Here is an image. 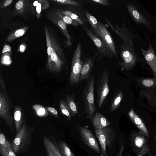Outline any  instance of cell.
<instances>
[{
    "mask_svg": "<svg viewBox=\"0 0 156 156\" xmlns=\"http://www.w3.org/2000/svg\"><path fill=\"white\" fill-rule=\"evenodd\" d=\"M38 3L36 6V10L37 12L38 15H39L40 12H41V10L42 7H44L43 6H42V3H41V2H39V1H38Z\"/></svg>",
    "mask_w": 156,
    "mask_h": 156,
    "instance_id": "40",
    "label": "cell"
},
{
    "mask_svg": "<svg viewBox=\"0 0 156 156\" xmlns=\"http://www.w3.org/2000/svg\"><path fill=\"white\" fill-rule=\"evenodd\" d=\"M83 28L87 35L93 41L98 52L105 57L111 58L113 55L109 48L102 40L94 32L93 29L84 25Z\"/></svg>",
    "mask_w": 156,
    "mask_h": 156,
    "instance_id": "9",
    "label": "cell"
},
{
    "mask_svg": "<svg viewBox=\"0 0 156 156\" xmlns=\"http://www.w3.org/2000/svg\"><path fill=\"white\" fill-rule=\"evenodd\" d=\"M0 154L2 156H16L13 151L11 143L4 134L0 131Z\"/></svg>",
    "mask_w": 156,
    "mask_h": 156,
    "instance_id": "18",
    "label": "cell"
},
{
    "mask_svg": "<svg viewBox=\"0 0 156 156\" xmlns=\"http://www.w3.org/2000/svg\"><path fill=\"white\" fill-rule=\"evenodd\" d=\"M34 131V126L28 125L26 121L24 122L11 143L13 151L16 154H23L29 150Z\"/></svg>",
    "mask_w": 156,
    "mask_h": 156,
    "instance_id": "1",
    "label": "cell"
},
{
    "mask_svg": "<svg viewBox=\"0 0 156 156\" xmlns=\"http://www.w3.org/2000/svg\"><path fill=\"white\" fill-rule=\"evenodd\" d=\"M58 12L64 15L69 16L72 19L78 22L81 25H83L84 24V22L82 20L77 14L71 11L65 10L64 11H58Z\"/></svg>",
    "mask_w": 156,
    "mask_h": 156,
    "instance_id": "31",
    "label": "cell"
},
{
    "mask_svg": "<svg viewBox=\"0 0 156 156\" xmlns=\"http://www.w3.org/2000/svg\"><path fill=\"white\" fill-rule=\"evenodd\" d=\"M4 62L6 64H9L10 63V62L9 61H5V60H4Z\"/></svg>",
    "mask_w": 156,
    "mask_h": 156,
    "instance_id": "46",
    "label": "cell"
},
{
    "mask_svg": "<svg viewBox=\"0 0 156 156\" xmlns=\"http://www.w3.org/2000/svg\"><path fill=\"white\" fill-rule=\"evenodd\" d=\"M94 62L90 57L84 62L79 78V83L85 79L87 80L90 76L94 66Z\"/></svg>",
    "mask_w": 156,
    "mask_h": 156,
    "instance_id": "20",
    "label": "cell"
},
{
    "mask_svg": "<svg viewBox=\"0 0 156 156\" xmlns=\"http://www.w3.org/2000/svg\"><path fill=\"white\" fill-rule=\"evenodd\" d=\"M0 84L1 87L4 90H6L5 82L2 75L1 72L0 76Z\"/></svg>",
    "mask_w": 156,
    "mask_h": 156,
    "instance_id": "39",
    "label": "cell"
},
{
    "mask_svg": "<svg viewBox=\"0 0 156 156\" xmlns=\"http://www.w3.org/2000/svg\"><path fill=\"white\" fill-rule=\"evenodd\" d=\"M150 78H143L139 80L138 82L142 86L146 87H154L156 85V75Z\"/></svg>",
    "mask_w": 156,
    "mask_h": 156,
    "instance_id": "27",
    "label": "cell"
},
{
    "mask_svg": "<svg viewBox=\"0 0 156 156\" xmlns=\"http://www.w3.org/2000/svg\"><path fill=\"white\" fill-rule=\"evenodd\" d=\"M120 54L122 62H119L118 63L122 70L131 69L137 61L145 62L136 52L133 42H122L120 46Z\"/></svg>",
    "mask_w": 156,
    "mask_h": 156,
    "instance_id": "2",
    "label": "cell"
},
{
    "mask_svg": "<svg viewBox=\"0 0 156 156\" xmlns=\"http://www.w3.org/2000/svg\"><path fill=\"white\" fill-rule=\"evenodd\" d=\"M59 106L61 113L67 119H70L72 118V116L65 100L61 99L59 101Z\"/></svg>",
    "mask_w": 156,
    "mask_h": 156,
    "instance_id": "28",
    "label": "cell"
},
{
    "mask_svg": "<svg viewBox=\"0 0 156 156\" xmlns=\"http://www.w3.org/2000/svg\"><path fill=\"white\" fill-rule=\"evenodd\" d=\"M128 114L131 121L138 128L140 131L147 137H149V133L146 126L142 119L135 112L134 109L131 108Z\"/></svg>",
    "mask_w": 156,
    "mask_h": 156,
    "instance_id": "17",
    "label": "cell"
},
{
    "mask_svg": "<svg viewBox=\"0 0 156 156\" xmlns=\"http://www.w3.org/2000/svg\"><path fill=\"white\" fill-rule=\"evenodd\" d=\"M25 32V30L23 29H20L15 32L14 35L16 37H19L23 35Z\"/></svg>",
    "mask_w": 156,
    "mask_h": 156,
    "instance_id": "36",
    "label": "cell"
},
{
    "mask_svg": "<svg viewBox=\"0 0 156 156\" xmlns=\"http://www.w3.org/2000/svg\"><path fill=\"white\" fill-rule=\"evenodd\" d=\"M11 50V48L10 46L9 45H5L4 47L3 50H2V53H4L7 51H10Z\"/></svg>",
    "mask_w": 156,
    "mask_h": 156,
    "instance_id": "41",
    "label": "cell"
},
{
    "mask_svg": "<svg viewBox=\"0 0 156 156\" xmlns=\"http://www.w3.org/2000/svg\"><path fill=\"white\" fill-rule=\"evenodd\" d=\"M82 48L80 41L78 43L72 58L69 83L71 87L79 83V78L84 62L82 59Z\"/></svg>",
    "mask_w": 156,
    "mask_h": 156,
    "instance_id": "4",
    "label": "cell"
},
{
    "mask_svg": "<svg viewBox=\"0 0 156 156\" xmlns=\"http://www.w3.org/2000/svg\"><path fill=\"white\" fill-rule=\"evenodd\" d=\"M123 97V94L122 90H119L116 92L110 104L111 111H114L119 107Z\"/></svg>",
    "mask_w": 156,
    "mask_h": 156,
    "instance_id": "23",
    "label": "cell"
},
{
    "mask_svg": "<svg viewBox=\"0 0 156 156\" xmlns=\"http://www.w3.org/2000/svg\"><path fill=\"white\" fill-rule=\"evenodd\" d=\"M45 30L47 45V51L48 59H49L53 54L55 48L51 43V41L47 28H45Z\"/></svg>",
    "mask_w": 156,
    "mask_h": 156,
    "instance_id": "30",
    "label": "cell"
},
{
    "mask_svg": "<svg viewBox=\"0 0 156 156\" xmlns=\"http://www.w3.org/2000/svg\"><path fill=\"white\" fill-rule=\"evenodd\" d=\"M3 59L5 61H9L10 58L9 56L5 55L4 56Z\"/></svg>",
    "mask_w": 156,
    "mask_h": 156,
    "instance_id": "44",
    "label": "cell"
},
{
    "mask_svg": "<svg viewBox=\"0 0 156 156\" xmlns=\"http://www.w3.org/2000/svg\"><path fill=\"white\" fill-rule=\"evenodd\" d=\"M109 73L106 70H103L99 75L97 80V105L100 109L104 105L108 94Z\"/></svg>",
    "mask_w": 156,
    "mask_h": 156,
    "instance_id": "7",
    "label": "cell"
},
{
    "mask_svg": "<svg viewBox=\"0 0 156 156\" xmlns=\"http://www.w3.org/2000/svg\"><path fill=\"white\" fill-rule=\"evenodd\" d=\"M12 1V0H7L4 4V6L5 7L9 5Z\"/></svg>",
    "mask_w": 156,
    "mask_h": 156,
    "instance_id": "42",
    "label": "cell"
},
{
    "mask_svg": "<svg viewBox=\"0 0 156 156\" xmlns=\"http://www.w3.org/2000/svg\"><path fill=\"white\" fill-rule=\"evenodd\" d=\"M95 133L101 148V156H108L106 148H112L116 133L112 126H108L101 129L94 127Z\"/></svg>",
    "mask_w": 156,
    "mask_h": 156,
    "instance_id": "5",
    "label": "cell"
},
{
    "mask_svg": "<svg viewBox=\"0 0 156 156\" xmlns=\"http://www.w3.org/2000/svg\"><path fill=\"white\" fill-rule=\"evenodd\" d=\"M64 65L63 62L56 53L55 48L53 54L48 59L46 66L47 69L53 73H59L61 71Z\"/></svg>",
    "mask_w": 156,
    "mask_h": 156,
    "instance_id": "14",
    "label": "cell"
},
{
    "mask_svg": "<svg viewBox=\"0 0 156 156\" xmlns=\"http://www.w3.org/2000/svg\"><path fill=\"white\" fill-rule=\"evenodd\" d=\"M42 142L46 156H62L59 150L58 141L54 136L44 135Z\"/></svg>",
    "mask_w": 156,
    "mask_h": 156,
    "instance_id": "12",
    "label": "cell"
},
{
    "mask_svg": "<svg viewBox=\"0 0 156 156\" xmlns=\"http://www.w3.org/2000/svg\"><path fill=\"white\" fill-rule=\"evenodd\" d=\"M85 14L93 30L95 31L96 30L98 25V21L97 19L87 11H85Z\"/></svg>",
    "mask_w": 156,
    "mask_h": 156,
    "instance_id": "29",
    "label": "cell"
},
{
    "mask_svg": "<svg viewBox=\"0 0 156 156\" xmlns=\"http://www.w3.org/2000/svg\"><path fill=\"white\" fill-rule=\"evenodd\" d=\"M132 147L137 156H146L149 153V148L146 136L139 132H132L130 135Z\"/></svg>",
    "mask_w": 156,
    "mask_h": 156,
    "instance_id": "8",
    "label": "cell"
},
{
    "mask_svg": "<svg viewBox=\"0 0 156 156\" xmlns=\"http://www.w3.org/2000/svg\"><path fill=\"white\" fill-rule=\"evenodd\" d=\"M93 31L109 48L113 56L118 58L116 48L114 41L110 33L105 25L102 22L98 21L97 29Z\"/></svg>",
    "mask_w": 156,
    "mask_h": 156,
    "instance_id": "11",
    "label": "cell"
},
{
    "mask_svg": "<svg viewBox=\"0 0 156 156\" xmlns=\"http://www.w3.org/2000/svg\"><path fill=\"white\" fill-rule=\"evenodd\" d=\"M140 93L142 97L146 98L149 104L152 105H156V93L155 92L144 89L141 90Z\"/></svg>",
    "mask_w": 156,
    "mask_h": 156,
    "instance_id": "24",
    "label": "cell"
},
{
    "mask_svg": "<svg viewBox=\"0 0 156 156\" xmlns=\"http://www.w3.org/2000/svg\"><path fill=\"white\" fill-rule=\"evenodd\" d=\"M86 86L83 91L82 98L84 111L91 119L95 112L94 96V76L92 75L86 80Z\"/></svg>",
    "mask_w": 156,
    "mask_h": 156,
    "instance_id": "3",
    "label": "cell"
},
{
    "mask_svg": "<svg viewBox=\"0 0 156 156\" xmlns=\"http://www.w3.org/2000/svg\"><path fill=\"white\" fill-rule=\"evenodd\" d=\"M46 108L48 111L53 116L57 118L59 117L58 112L55 109L50 107H47Z\"/></svg>",
    "mask_w": 156,
    "mask_h": 156,
    "instance_id": "34",
    "label": "cell"
},
{
    "mask_svg": "<svg viewBox=\"0 0 156 156\" xmlns=\"http://www.w3.org/2000/svg\"><path fill=\"white\" fill-rule=\"evenodd\" d=\"M140 49L145 60L150 67L154 74L156 75V56L151 45L150 44L147 50L142 48Z\"/></svg>",
    "mask_w": 156,
    "mask_h": 156,
    "instance_id": "16",
    "label": "cell"
},
{
    "mask_svg": "<svg viewBox=\"0 0 156 156\" xmlns=\"http://www.w3.org/2000/svg\"><path fill=\"white\" fill-rule=\"evenodd\" d=\"M124 149V146L123 144L122 140V139H121L120 142L119 150L117 156H122Z\"/></svg>",
    "mask_w": 156,
    "mask_h": 156,
    "instance_id": "37",
    "label": "cell"
},
{
    "mask_svg": "<svg viewBox=\"0 0 156 156\" xmlns=\"http://www.w3.org/2000/svg\"><path fill=\"white\" fill-rule=\"evenodd\" d=\"M77 129L82 142L96 153L101 154L97 140L90 130L84 126L78 125Z\"/></svg>",
    "mask_w": 156,
    "mask_h": 156,
    "instance_id": "10",
    "label": "cell"
},
{
    "mask_svg": "<svg viewBox=\"0 0 156 156\" xmlns=\"http://www.w3.org/2000/svg\"><path fill=\"white\" fill-rule=\"evenodd\" d=\"M38 3V1H34L33 3V5L35 6H36Z\"/></svg>",
    "mask_w": 156,
    "mask_h": 156,
    "instance_id": "45",
    "label": "cell"
},
{
    "mask_svg": "<svg viewBox=\"0 0 156 156\" xmlns=\"http://www.w3.org/2000/svg\"><path fill=\"white\" fill-rule=\"evenodd\" d=\"M92 1L105 6H108L110 4L109 1L107 0H92Z\"/></svg>",
    "mask_w": 156,
    "mask_h": 156,
    "instance_id": "35",
    "label": "cell"
},
{
    "mask_svg": "<svg viewBox=\"0 0 156 156\" xmlns=\"http://www.w3.org/2000/svg\"><path fill=\"white\" fill-rule=\"evenodd\" d=\"M91 120L94 127L98 129L103 128L111 125L107 118L99 112L94 114Z\"/></svg>",
    "mask_w": 156,
    "mask_h": 156,
    "instance_id": "21",
    "label": "cell"
},
{
    "mask_svg": "<svg viewBox=\"0 0 156 156\" xmlns=\"http://www.w3.org/2000/svg\"><path fill=\"white\" fill-rule=\"evenodd\" d=\"M105 20L110 27L121 38L122 42H133L132 40L135 37L132 33L125 26L123 23H122V26L116 24L114 27L106 18Z\"/></svg>",
    "mask_w": 156,
    "mask_h": 156,
    "instance_id": "13",
    "label": "cell"
},
{
    "mask_svg": "<svg viewBox=\"0 0 156 156\" xmlns=\"http://www.w3.org/2000/svg\"><path fill=\"white\" fill-rule=\"evenodd\" d=\"M12 107V101L6 90L0 87V116L13 133L14 126L11 109Z\"/></svg>",
    "mask_w": 156,
    "mask_h": 156,
    "instance_id": "6",
    "label": "cell"
},
{
    "mask_svg": "<svg viewBox=\"0 0 156 156\" xmlns=\"http://www.w3.org/2000/svg\"><path fill=\"white\" fill-rule=\"evenodd\" d=\"M65 100L72 116H75L78 113V110L74 95L67 94Z\"/></svg>",
    "mask_w": 156,
    "mask_h": 156,
    "instance_id": "22",
    "label": "cell"
},
{
    "mask_svg": "<svg viewBox=\"0 0 156 156\" xmlns=\"http://www.w3.org/2000/svg\"><path fill=\"white\" fill-rule=\"evenodd\" d=\"M23 6V1L20 0L17 2L15 4L16 8L17 10L21 9Z\"/></svg>",
    "mask_w": 156,
    "mask_h": 156,
    "instance_id": "38",
    "label": "cell"
},
{
    "mask_svg": "<svg viewBox=\"0 0 156 156\" xmlns=\"http://www.w3.org/2000/svg\"><path fill=\"white\" fill-rule=\"evenodd\" d=\"M127 8L130 15L136 23H141L148 28H151L150 22L134 5L128 4Z\"/></svg>",
    "mask_w": 156,
    "mask_h": 156,
    "instance_id": "15",
    "label": "cell"
},
{
    "mask_svg": "<svg viewBox=\"0 0 156 156\" xmlns=\"http://www.w3.org/2000/svg\"><path fill=\"white\" fill-rule=\"evenodd\" d=\"M37 115L41 117L47 116L48 115V111L46 107L39 104H35L32 106Z\"/></svg>",
    "mask_w": 156,
    "mask_h": 156,
    "instance_id": "26",
    "label": "cell"
},
{
    "mask_svg": "<svg viewBox=\"0 0 156 156\" xmlns=\"http://www.w3.org/2000/svg\"><path fill=\"white\" fill-rule=\"evenodd\" d=\"M25 47L24 45H21L20 47V50L21 52H23L24 51Z\"/></svg>",
    "mask_w": 156,
    "mask_h": 156,
    "instance_id": "43",
    "label": "cell"
},
{
    "mask_svg": "<svg viewBox=\"0 0 156 156\" xmlns=\"http://www.w3.org/2000/svg\"><path fill=\"white\" fill-rule=\"evenodd\" d=\"M57 14L66 23L71 25L75 27H77L80 24L68 16L57 12Z\"/></svg>",
    "mask_w": 156,
    "mask_h": 156,
    "instance_id": "32",
    "label": "cell"
},
{
    "mask_svg": "<svg viewBox=\"0 0 156 156\" xmlns=\"http://www.w3.org/2000/svg\"><path fill=\"white\" fill-rule=\"evenodd\" d=\"M53 1L63 4L71 5L76 6H78L80 4L76 1L70 0H54Z\"/></svg>",
    "mask_w": 156,
    "mask_h": 156,
    "instance_id": "33",
    "label": "cell"
},
{
    "mask_svg": "<svg viewBox=\"0 0 156 156\" xmlns=\"http://www.w3.org/2000/svg\"><path fill=\"white\" fill-rule=\"evenodd\" d=\"M58 143L60 152L62 156H75L65 142L60 140Z\"/></svg>",
    "mask_w": 156,
    "mask_h": 156,
    "instance_id": "25",
    "label": "cell"
},
{
    "mask_svg": "<svg viewBox=\"0 0 156 156\" xmlns=\"http://www.w3.org/2000/svg\"><path fill=\"white\" fill-rule=\"evenodd\" d=\"M13 117L15 128L17 133L22 128L24 122H26L23 111L20 105H17L15 106L14 109Z\"/></svg>",
    "mask_w": 156,
    "mask_h": 156,
    "instance_id": "19",
    "label": "cell"
}]
</instances>
